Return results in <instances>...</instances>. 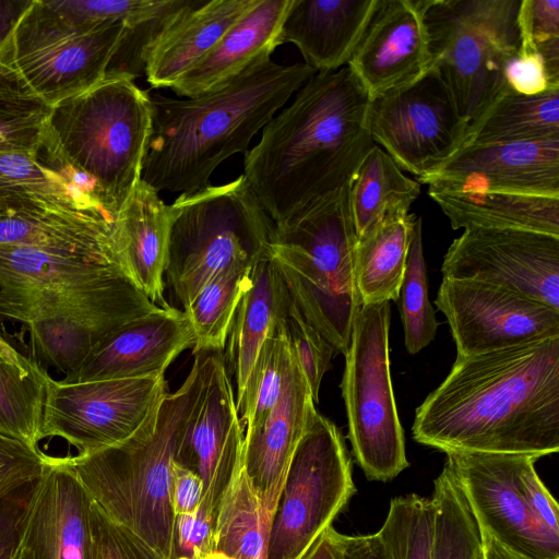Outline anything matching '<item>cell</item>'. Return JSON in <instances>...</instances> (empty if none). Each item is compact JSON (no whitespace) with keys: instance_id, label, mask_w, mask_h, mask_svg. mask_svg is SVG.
<instances>
[{"instance_id":"obj_1","label":"cell","mask_w":559,"mask_h":559,"mask_svg":"<svg viewBox=\"0 0 559 559\" xmlns=\"http://www.w3.org/2000/svg\"><path fill=\"white\" fill-rule=\"evenodd\" d=\"M413 438L442 452L559 450V336L457 356L417 407Z\"/></svg>"},{"instance_id":"obj_2","label":"cell","mask_w":559,"mask_h":559,"mask_svg":"<svg viewBox=\"0 0 559 559\" xmlns=\"http://www.w3.org/2000/svg\"><path fill=\"white\" fill-rule=\"evenodd\" d=\"M369 104L343 67L317 72L264 126L245 154L242 176L274 224L350 182L376 145L367 126Z\"/></svg>"},{"instance_id":"obj_3","label":"cell","mask_w":559,"mask_h":559,"mask_svg":"<svg viewBox=\"0 0 559 559\" xmlns=\"http://www.w3.org/2000/svg\"><path fill=\"white\" fill-rule=\"evenodd\" d=\"M316 73L304 62L283 66L266 58L197 96H151L141 179L157 192L189 193L207 186L216 167L246 154L252 138Z\"/></svg>"},{"instance_id":"obj_4","label":"cell","mask_w":559,"mask_h":559,"mask_svg":"<svg viewBox=\"0 0 559 559\" xmlns=\"http://www.w3.org/2000/svg\"><path fill=\"white\" fill-rule=\"evenodd\" d=\"M201 355L174 392H167L124 441L85 455L62 457L111 523L173 559V464L179 437L202 390Z\"/></svg>"},{"instance_id":"obj_5","label":"cell","mask_w":559,"mask_h":559,"mask_svg":"<svg viewBox=\"0 0 559 559\" xmlns=\"http://www.w3.org/2000/svg\"><path fill=\"white\" fill-rule=\"evenodd\" d=\"M349 183L273 223L269 242L272 260L302 317L344 355L362 306L355 278L357 235Z\"/></svg>"},{"instance_id":"obj_6","label":"cell","mask_w":559,"mask_h":559,"mask_svg":"<svg viewBox=\"0 0 559 559\" xmlns=\"http://www.w3.org/2000/svg\"><path fill=\"white\" fill-rule=\"evenodd\" d=\"M151 127V95L129 76L106 75L51 106L43 139L96 183L117 219L141 180Z\"/></svg>"},{"instance_id":"obj_7","label":"cell","mask_w":559,"mask_h":559,"mask_svg":"<svg viewBox=\"0 0 559 559\" xmlns=\"http://www.w3.org/2000/svg\"><path fill=\"white\" fill-rule=\"evenodd\" d=\"M169 209L165 277L183 310L217 273L269 247L273 222L242 175L181 193Z\"/></svg>"},{"instance_id":"obj_8","label":"cell","mask_w":559,"mask_h":559,"mask_svg":"<svg viewBox=\"0 0 559 559\" xmlns=\"http://www.w3.org/2000/svg\"><path fill=\"white\" fill-rule=\"evenodd\" d=\"M521 0H421L430 68L441 74L460 115L472 123L507 86L520 50Z\"/></svg>"},{"instance_id":"obj_9","label":"cell","mask_w":559,"mask_h":559,"mask_svg":"<svg viewBox=\"0 0 559 559\" xmlns=\"http://www.w3.org/2000/svg\"><path fill=\"white\" fill-rule=\"evenodd\" d=\"M126 24L79 27L47 0H33L0 48V74L51 107L98 82L123 36Z\"/></svg>"},{"instance_id":"obj_10","label":"cell","mask_w":559,"mask_h":559,"mask_svg":"<svg viewBox=\"0 0 559 559\" xmlns=\"http://www.w3.org/2000/svg\"><path fill=\"white\" fill-rule=\"evenodd\" d=\"M390 302L361 306L341 383L353 454L365 476L378 481L408 466L390 371Z\"/></svg>"},{"instance_id":"obj_11","label":"cell","mask_w":559,"mask_h":559,"mask_svg":"<svg viewBox=\"0 0 559 559\" xmlns=\"http://www.w3.org/2000/svg\"><path fill=\"white\" fill-rule=\"evenodd\" d=\"M355 492L344 438L317 412L289 463L265 559H300Z\"/></svg>"},{"instance_id":"obj_12","label":"cell","mask_w":559,"mask_h":559,"mask_svg":"<svg viewBox=\"0 0 559 559\" xmlns=\"http://www.w3.org/2000/svg\"><path fill=\"white\" fill-rule=\"evenodd\" d=\"M367 126L374 144L418 179L440 169L463 146L469 123L439 71L370 99Z\"/></svg>"},{"instance_id":"obj_13","label":"cell","mask_w":559,"mask_h":559,"mask_svg":"<svg viewBox=\"0 0 559 559\" xmlns=\"http://www.w3.org/2000/svg\"><path fill=\"white\" fill-rule=\"evenodd\" d=\"M164 376L47 382L40 440L60 438L85 455L120 443L167 393Z\"/></svg>"},{"instance_id":"obj_14","label":"cell","mask_w":559,"mask_h":559,"mask_svg":"<svg viewBox=\"0 0 559 559\" xmlns=\"http://www.w3.org/2000/svg\"><path fill=\"white\" fill-rule=\"evenodd\" d=\"M435 302L448 320L457 356L559 336V310L497 285L443 277Z\"/></svg>"},{"instance_id":"obj_15","label":"cell","mask_w":559,"mask_h":559,"mask_svg":"<svg viewBox=\"0 0 559 559\" xmlns=\"http://www.w3.org/2000/svg\"><path fill=\"white\" fill-rule=\"evenodd\" d=\"M444 278L497 285L559 310V236L466 228L444 254Z\"/></svg>"},{"instance_id":"obj_16","label":"cell","mask_w":559,"mask_h":559,"mask_svg":"<svg viewBox=\"0 0 559 559\" xmlns=\"http://www.w3.org/2000/svg\"><path fill=\"white\" fill-rule=\"evenodd\" d=\"M453 473L479 530L527 559H559V535L526 503L518 483L521 454L449 451Z\"/></svg>"},{"instance_id":"obj_17","label":"cell","mask_w":559,"mask_h":559,"mask_svg":"<svg viewBox=\"0 0 559 559\" xmlns=\"http://www.w3.org/2000/svg\"><path fill=\"white\" fill-rule=\"evenodd\" d=\"M200 355L202 390L179 437L175 462L202 479V496L219 500L242 466L245 428L222 356Z\"/></svg>"},{"instance_id":"obj_18","label":"cell","mask_w":559,"mask_h":559,"mask_svg":"<svg viewBox=\"0 0 559 559\" xmlns=\"http://www.w3.org/2000/svg\"><path fill=\"white\" fill-rule=\"evenodd\" d=\"M419 182L428 185V192L559 195V139L466 144Z\"/></svg>"},{"instance_id":"obj_19","label":"cell","mask_w":559,"mask_h":559,"mask_svg":"<svg viewBox=\"0 0 559 559\" xmlns=\"http://www.w3.org/2000/svg\"><path fill=\"white\" fill-rule=\"evenodd\" d=\"M20 559H104L100 512L62 457H48Z\"/></svg>"},{"instance_id":"obj_20","label":"cell","mask_w":559,"mask_h":559,"mask_svg":"<svg viewBox=\"0 0 559 559\" xmlns=\"http://www.w3.org/2000/svg\"><path fill=\"white\" fill-rule=\"evenodd\" d=\"M346 67L370 99L420 79L430 69L421 0H379Z\"/></svg>"},{"instance_id":"obj_21","label":"cell","mask_w":559,"mask_h":559,"mask_svg":"<svg viewBox=\"0 0 559 559\" xmlns=\"http://www.w3.org/2000/svg\"><path fill=\"white\" fill-rule=\"evenodd\" d=\"M316 413L307 379L292 355L278 400L245 430L243 469L260 499L269 534L293 454Z\"/></svg>"},{"instance_id":"obj_22","label":"cell","mask_w":559,"mask_h":559,"mask_svg":"<svg viewBox=\"0 0 559 559\" xmlns=\"http://www.w3.org/2000/svg\"><path fill=\"white\" fill-rule=\"evenodd\" d=\"M194 334L183 310L169 306L138 317L107 335L64 383L164 376Z\"/></svg>"},{"instance_id":"obj_23","label":"cell","mask_w":559,"mask_h":559,"mask_svg":"<svg viewBox=\"0 0 559 559\" xmlns=\"http://www.w3.org/2000/svg\"><path fill=\"white\" fill-rule=\"evenodd\" d=\"M156 308L122 273L76 286L0 288V324L74 316L122 325Z\"/></svg>"},{"instance_id":"obj_24","label":"cell","mask_w":559,"mask_h":559,"mask_svg":"<svg viewBox=\"0 0 559 559\" xmlns=\"http://www.w3.org/2000/svg\"><path fill=\"white\" fill-rule=\"evenodd\" d=\"M379 0H292L280 43H292L307 66L330 72L347 66Z\"/></svg>"},{"instance_id":"obj_25","label":"cell","mask_w":559,"mask_h":559,"mask_svg":"<svg viewBox=\"0 0 559 559\" xmlns=\"http://www.w3.org/2000/svg\"><path fill=\"white\" fill-rule=\"evenodd\" d=\"M292 0H254L215 47L171 87L192 97L209 92L255 62L271 58Z\"/></svg>"},{"instance_id":"obj_26","label":"cell","mask_w":559,"mask_h":559,"mask_svg":"<svg viewBox=\"0 0 559 559\" xmlns=\"http://www.w3.org/2000/svg\"><path fill=\"white\" fill-rule=\"evenodd\" d=\"M292 302L269 247L253 260L248 285L234 313L223 361L235 383V397L243 391L248 376L266 337L285 321Z\"/></svg>"},{"instance_id":"obj_27","label":"cell","mask_w":559,"mask_h":559,"mask_svg":"<svg viewBox=\"0 0 559 559\" xmlns=\"http://www.w3.org/2000/svg\"><path fill=\"white\" fill-rule=\"evenodd\" d=\"M0 245L38 248L115 264L132 281L115 218L8 213L0 216Z\"/></svg>"},{"instance_id":"obj_28","label":"cell","mask_w":559,"mask_h":559,"mask_svg":"<svg viewBox=\"0 0 559 559\" xmlns=\"http://www.w3.org/2000/svg\"><path fill=\"white\" fill-rule=\"evenodd\" d=\"M254 0H197L150 49L145 71L155 88H170L202 60Z\"/></svg>"},{"instance_id":"obj_29","label":"cell","mask_w":559,"mask_h":559,"mask_svg":"<svg viewBox=\"0 0 559 559\" xmlns=\"http://www.w3.org/2000/svg\"><path fill=\"white\" fill-rule=\"evenodd\" d=\"M117 222L133 283L154 305L168 308L164 277L170 231L169 205L141 179Z\"/></svg>"},{"instance_id":"obj_30","label":"cell","mask_w":559,"mask_h":559,"mask_svg":"<svg viewBox=\"0 0 559 559\" xmlns=\"http://www.w3.org/2000/svg\"><path fill=\"white\" fill-rule=\"evenodd\" d=\"M428 193L453 229H521L559 236V195L502 191Z\"/></svg>"},{"instance_id":"obj_31","label":"cell","mask_w":559,"mask_h":559,"mask_svg":"<svg viewBox=\"0 0 559 559\" xmlns=\"http://www.w3.org/2000/svg\"><path fill=\"white\" fill-rule=\"evenodd\" d=\"M0 204L8 213L115 218L35 155L24 153H0Z\"/></svg>"},{"instance_id":"obj_32","label":"cell","mask_w":559,"mask_h":559,"mask_svg":"<svg viewBox=\"0 0 559 559\" xmlns=\"http://www.w3.org/2000/svg\"><path fill=\"white\" fill-rule=\"evenodd\" d=\"M559 139V88L523 95L508 85L469 123L464 144Z\"/></svg>"},{"instance_id":"obj_33","label":"cell","mask_w":559,"mask_h":559,"mask_svg":"<svg viewBox=\"0 0 559 559\" xmlns=\"http://www.w3.org/2000/svg\"><path fill=\"white\" fill-rule=\"evenodd\" d=\"M420 194V183L405 176L394 160L374 145L349 183V200L357 235L364 238L384 218L408 214Z\"/></svg>"},{"instance_id":"obj_34","label":"cell","mask_w":559,"mask_h":559,"mask_svg":"<svg viewBox=\"0 0 559 559\" xmlns=\"http://www.w3.org/2000/svg\"><path fill=\"white\" fill-rule=\"evenodd\" d=\"M415 217L389 216L357 240L355 278L362 305L399 299Z\"/></svg>"},{"instance_id":"obj_35","label":"cell","mask_w":559,"mask_h":559,"mask_svg":"<svg viewBox=\"0 0 559 559\" xmlns=\"http://www.w3.org/2000/svg\"><path fill=\"white\" fill-rule=\"evenodd\" d=\"M50 376L0 329V432L37 447Z\"/></svg>"},{"instance_id":"obj_36","label":"cell","mask_w":559,"mask_h":559,"mask_svg":"<svg viewBox=\"0 0 559 559\" xmlns=\"http://www.w3.org/2000/svg\"><path fill=\"white\" fill-rule=\"evenodd\" d=\"M120 273L127 275L120 266L97 260L0 245V288L76 286Z\"/></svg>"},{"instance_id":"obj_37","label":"cell","mask_w":559,"mask_h":559,"mask_svg":"<svg viewBox=\"0 0 559 559\" xmlns=\"http://www.w3.org/2000/svg\"><path fill=\"white\" fill-rule=\"evenodd\" d=\"M121 325L90 318L56 316L23 324L29 357L46 372L51 367L63 378L75 372L96 346Z\"/></svg>"},{"instance_id":"obj_38","label":"cell","mask_w":559,"mask_h":559,"mask_svg":"<svg viewBox=\"0 0 559 559\" xmlns=\"http://www.w3.org/2000/svg\"><path fill=\"white\" fill-rule=\"evenodd\" d=\"M269 533L243 464L234 474L214 520L213 551L233 559H265Z\"/></svg>"},{"instance_id":"obj_39","label":"cell","mask_w":559,"mask_h":559,"mask_svg":"<svg viewBox=\"0 0 559 559\" xmlns=\"http://www.w3.org/2000/svg\"><path fill=\"white\" fill-rule=\"evenodd\" d=\"M252 262L229 264L183 310L194 334V355L224 350L234 313L249 282Z\"/></svg>"},{"instance_id":"obj_40","label":"cell","mask_w":559,"mask_h":559,"mask_svg":"<svg viewBox=\"0 0 559 559\" xmlns=\"http://www.w3.org/2000/svg\"><path fill=\"white\" fill-rule=\"evenodd\" d=\"M432 559H483L481 538L453 473L444 464L433 481Z\"/></svg>"},{"instance_id":"obj_41","label":"cell","mask_w":559,"mask_h":559,"mask_svg":"<svg viewBox=\"0 0 559 559\" xmlns=\"http://www.w3.org/2000/svg\"><path fill=\"white\" fill-rule=\"evenodd\" d=\"M292 353L285 321L263 342L236 406L245 430L276 403L286 383Z\"/></svg>"},{"instance_id":"obj_42","label":"cell","mask_w":559,"mask_h":559,"mask_svg":"<svg viewBox=\"0 0 559 559\" xmlns=\"http://www.w3.org/2000/svg\"><path fill=\"white\" fill-rule=\"evenodd\" d=\"M399 299L406 349L409 354H417L431 343L438 330L428 297L420 217H415L413 222Z\"/></svg>"},{"instance_id":"obj_43","label":"cell","mask_w":559,"mask_h":559,"mask_svg":"<svg viewBox=\"0 0 559 559\" xmlns=\"http://www.w3.org/2000/svg\"><path fill=\"white\" fill-rule=\"evenodd\" d=\"M378 533L391 559H432L431 499L416 493L393 498Z\"/></svg>"},{"instance_id":"obj_44","label":"cell","mask_w":559,"mask_h":559,"mask_svg":"<svg viewBox=\"0 0 559 559\" xmlns=\"http://www.w3.org/2000/svg\"><path fill=\"white\" fill-rule=\"evenodd\" d=\"M197 0H159L157 7L138 22L126 26L106 75L135 79L144 74L147 53L164 31Z\"/></svg>"},{"instance_id":"obj_45","label":"cell","mask_w":559,"mask_h":559,"mask_svg":"<svg viewBox=\"0 0 559 559\" xmlns=\"http://www.w3.org/2000/svg\"><path fill=\"white\" fill-rule=\"evenodd\" d=\"M521 52L545 64L550 88H559V0H521L518 12Z\"/></svg>"},{"instance_id":"obj_46","label":"cell","mask_w":559,"mask_h":559,"mask_svg":"<svg viewBox=\"0 0 559 559\" xmlns=\"http://www.w3.org/2000/svg\"><path fill=\"white\" fill-rule=\"evenodd\" d=\"M285 332L292 355L307 379L314 403H318L322 379L336 350L302 317L293 300L285 318Z\"/></svg>"},{"instance_id":"obj_47","label":"cell","mask_w":559,"mask_h":559,"mask_svg":"<svg viewBox=\"0 0 559 559\" xmlns=\"http://www.w3.org/2000/svg\"><path fill=\"white\" fill-rule=\"evenodd\" d=\"M159 0H49L59 14L74 25L92 29L106 24L122 22L131 25L158 4Z\"/></svg>"},{"instance_id":"obj_48","label":"cell","mask_w":559,"mask_h":559,"mask_svg":"<svg viewBox=\"0 0 559 559\" xmlns=\"http://www.w3.org/2000/svg\"><path fill=\"white\" fill-rule=\"evenodd\" d=\"M48 457L24 440L0 432V501L22 485L40 478Z\"/></svg>"},{"instance_id":"obj_49","label":"cell","mask_w":559,"mask_h":559,"mask_svg":"<svg viewBox=\"0 0 559 559\" xmlns=\"http://www.w3.org/2000/svg\"><path fill=\"white\" fill-rule=\"evenodd\" d=\"M41 477L22 485L0 501V559H17Z\"/></svg>"},{"instance_id":"obj_50","label":"cell","mask_w":559,"mask_h":559,"mask_svg":"<svg viewBox=\"0 0 559 559\" xmlns=\"http://www.w3.org/2000/svg\"><path fill=\"white\" fill-rule=\"evenodd\" d=\"M538 457L521 454L518 463V483L521 492L539 521L555 535H559V507L538 477L535 462Z\"/></svg>"},{"instance_id":"obj_51","label":"cell","mask_w":559,"mask_h":559,"mask_svg":"<svg viewBox=\"0 0 559 559\" xmlns=\"http://www.w3.org/2000/svg\"><path fill=\"white\" fill-rule=\"evenodd\" d=\"M214 521L198 511L175 518L173 559H202L213 551Z\"/></svg>"},{"instance_id":"obj_52","label":"cell","mask_w":559,"mask_h":559,"mask_svg":"<svg viewBox=\"0 0 559 559\" xmlns=\"http://www.w3.org/2000/svg\"><path fill=\"white\" fill-rule=\"evenodd\" d=\"M47 115L0 119V153L35 155L41 143Z\"/></svg>"},{"instance_id":"obj_53","label":"cell","mask_w":559,"mask_h":559,"mask_svg":"<svg viewBox=\"0 0 559 559\" xmlns=\"http://www.w3.org/2000/svg\"><path fill=\"white\" fill-rule=\"evenodd\" d=\"M507 85L523 95H536L549 87L545 64L535 52L519 51L507 64L504 71Z\"/></svg>"},{"instance_id":"obj_54","label":"cell","mask_w":559,"mask_h":559,"mask_svg":"<svg viewBox=\"0 0 559 559\" xmlns=\"http://www.w3.org/2000/svg\"><path fill=\"white\" fill-rule=\"evenodd\" d=\"M102 542L105 551L116 559H164L134 534L109 522L103 513Z\"/></svg>"},{"instance_id":"obj_55","label":"cell","mask_w":559,"mask_h":559,"mask_svg":"<svg viewBox=\"0 0 559 559\" xmlns=\"http://www.w3.org/2000/svg\"><path fill=\"white\" fill-rule=\"evenodd\" d=\"M202 493V479L192 471L174 461L171 504L175 516L197 511L201 502Z\"/></svg>"},{"instance_id":"obj_56","label":"cell","mask_w":559,"mask_h":559,"mask_svg":"<svg viewBox=\"0 0 559 559\" xmlns=\"http://www.w3.org/2000/svg\"><path fill=\"white\" fill-rule=\"evenodd\" d=\"M50 107L0 74V119L49 114Z\"/></svg>"},{"instance_id":"obj_57","label":"cell","mask_w":559,"mask_h":559,"mask_svg":"<svg viewBox=\"0 0 559 559\" xmlns=\"http://www.w3.org/2000/svg\"><path fill=\"white\" fill-rule=\"evenodd\" d=\"M332 536L338 559H391L378 532L349 536L338 533L333 527Z\"/></svg>"},{"instance_id":"obj_58","label":"cell","mask_w":559,"mask_h":559,"mask_svg":"<svg viewBox=\"0 0 559 559\" xmlns=\"http://www.w3.org/2000/svg\"><path fill=\"white\" fill-rule=\"evenodd\" d=\"M33 0H0V48Z\"/></svg>"},{"instance_id":"obj_59","label":"cell","mask_w":559,"mask_h":559,"mask_svg":"<svg viewBox=\"0 0 559 559\" xmlns=\"http://www.w3.org/2000/svg\"><path fill=\"white\" fill-rule=\"evenodd\" d=\"M332 528V525L329 526L300 559H338Z\"/></svg>"},{"instance_id":"obj_60","label":"cell","mask_w":559,"mask_h":559,"mask_svg":"<svg viewBox=\"0 0 559 559\" xmlns=\"http://www.w3.org/2000/svg\"><path fill=\"white\" fill-rule=\"evenodd\" d=\"M479 533L481 538L483 559H527L503 547L486 531L479 530Z\"/></svg>"},{"instance_id":"obj_61","label":"cell","mask_w":559,"mask_h":559,"mask_svg":"<svg viewBox=\"0 0 559 559\" xmlns=\"http://www.w3.org/2000/svg\"><path fill=\"white\" fill-rule=\"evenodd\" d=\"M202 559H233V558L227 557V556L216 552V551H212L211 554L206 555Z\"/></svg>"},{"instance_id":"obj_62","label":"cell","mask_w":559,"mask_h":559,"mask_svg":"<svg viewBox=\"0 0 559 559\" xmlns=\"http://www.w3.org/2000/svg\"><path fill=\"white\" fill-rule=\"evenodd\" d=\"M103 543V542H102ZM103 551H104V559H116L114 558L112 556H110L108 552L105 551L104 547H103Z\"/></svg>"},{"instance_id":"obj_63","label":"cell","mask_w":559,"mask_h":559,"mask_svg":"<svg viewBox=\"0 0 559 559\" xmlns=\"http://www.w3.org/2000/svg\"><path fill=\"white\" fill-rule=\"evenodd\" d=\"M4 214H8V212L5 211V209L0 204V216L1 215H4Z\"/></svg>"},{"instance_id":"obj_64","label":"cell","mask_w":559,"mask_h":559,"mask_svg":"<svg viewBox=\"0 0 559 559\" xmlns=\"http://www.w3.org/2000/svg\"><path fill=\"white\" fill-rule=\"evenodd\" d=\"M17 559H20V558L17 557Z\"/></svg>"}]
</instances>
